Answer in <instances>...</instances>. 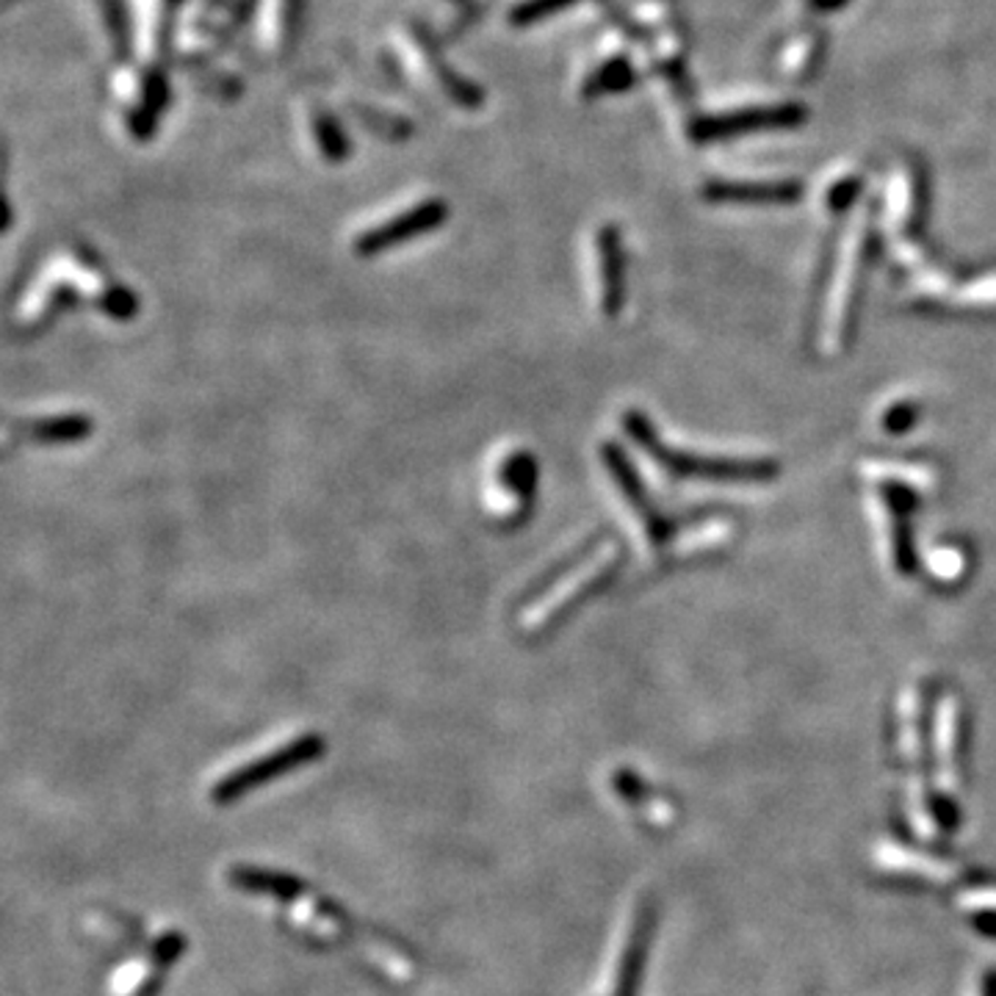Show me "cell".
<instances>
[{
  "instance_id": "1",
  "label": "cell",
  "mask_w": 996,
  "mask_h": 996,
  "mask_svg": "<svg viewBox=\"0 0 996 996\" xmlns=\"http://www.w3.org/2000/svg\"><path fill=\"white\" fill-rule=\"evenodd\" d=\"M230 886L245 897L266 903L275 919L313 949H347L352 964L382 986H405L412 980L416 960L399 938L360 925L336 899L319 888L297 880L293 875L263 867H236L228 875Z\"/></svg>"
},
{
  "instance_id": "2",
  "label": "cell",
  "mask_w": 996,
  "mask_h": 996,
  "mask_svg": "<svg viewBox=\"0 0 996 996\" xmlns=\"http://www.w3.org/2000/svg\"><path fill=\"white\" fill-rule=\"evenodd\" d=\"M100 938H109L111 949H124V958L103 983V996H156L169 972L186 953L180 930H161L156 936L124 914H106L92 927Z\"/></svg>"
},
{
  "instance_id": "3",
  "label": "cell",
  "mask_w": 996,
  "mask_h": 996,
  "mask_svg": "<svg viewBox=\"0 0 996 996\" xmlns=\"http://www.w3.org/2000/svg\"><path fill=\"white\" fill-rule=\"evenodd\" d=\"M390 53L407 83L429 103L455 111H474L485 103L482 87L446 59L438 39L421 22H399L390 31Z\"/></svg>"
},
{
  "instance_id": "4",
  "label": "cell",
  "mask_w": 996,
  "mask_h": 996,
  "mask_svg": "<svg viewBox=\"0 0 996 996\" xmlns=\"http://www.w3.org/2000/svg\"><path fill=\"white\" fill-rule=\"evenodd\" d=\"M111 111L117 114L122 133L133 145H147L158 133L169 100V83L163 67L147 64L141 59L120 61L109 78Z\"/></svg>"
},
{
  "instance_id": "5",
  "label": "cell",
  "mask_w": 996,
  "mask_h": 996,
  "mask_svg": "<svg viewBox=\"0 0 996 996\" xmlns=\"http://www.w3.org/2000/svg\"><path fill=\"white\" fill-rule=\"evenodd\" d=\"M327 753V743L321 734L308 731L299 734V737L288 739V743L271 747L269 753H260V756L249 758V761L239 764L230 773H225L222 778H217V784L211 786V803L213 806H233V803L245 800L252 791L271 786L275 780L286 778V775L297 773V769L310 767V764L321 761Z\"/></svg>"
},
{
  "instance_id": "6",
  "label": "cell",
  "mask_w": 996,
  "mask_h": 996,
  "mask_svg": "<svg viewBox=\"0 0 996 996\" xmlns=\"http://www.w3.org/2000/svg\"><path fill=\"white\" fill-rule=\"evenodd\" d=\"M622 427H626V432L631 435V440L639 449L648 451L650 460L659 462V468L676 474V477L720 479V482H756V479H769L778 474V468L767 460H711V457H693L670 449V446L661 444L648 418L637 410H628L622 416Z\"/></svg>"
},
{
  "instance_id": "7",
  "label": "cell",
  "mask_w": 996,
  "mask_h": 996,
  "mask_svg": "<svg viewBox=\"0 0 996 996\" xmlns=\"http://www.w3.org/2000/svg\"><path fill=\"white\" fill-rule=\"evenodd\" d=\"M449 213V202L444 197H421V200L410 202L401 211L385 217L382 222H374L366 230H360L352 239V252L363 260L379 258L390 249L405 247L407 241L424 239V236L440 230Z\"/></svg>"
},
{
  "instance_id": "8",
  "label": "cell",
  "mask_w": 996,
  "mask_h": 996,
  "mask_svg": "<svg viewBox=\"0 0 996 996\" xmlns=\"http://www.w3.org/2000/svg\"><path fill=\"white\" fill-rule=\"evenodd\" d=\"M183 0H128V28L136 59L163 67L175 48Z\"/></svg>"
},
{
  "instance_id": "9",
  "label": "cell",
  "mask_w": 996,
  "mask_h": 996,
  "mask_svg": "<svg viewBox=\"0 0 996 996\" xmlns=\"http://www.w3.org/2000/svg\"><path fill=\"white\" fill-rule=\"evenodd\" d=\"M808 111L800 103H780V106H756V109L734 111V114H715L698 117L689 124V133L698 141H720L731 136H745L753 130H773V128H797L806 122Z\"/></svg>"
},
{
  "instance_id": "10",
  "label": "cell",
  "mask_w": 996,
  "mask_h": 996,
  "mask_svg": "<svg viewBox=\"0 0 996 996\" xmlns=\"http://www.w3.org/2000/svg\"><path fill=\"white\" fill-rule=\"evenodd\" d=\"M305 0H255L252 33L255 44L269 61H282L291 56L302 28Z\"/></svg>"
},
{
  "instance_id": "11",
  "label": "cell",
  "mask_w": 996,
  "mask_h": 996,
  "mask_svg": "<svg viewBox=\"0 0 996 996\" xmlns=\"http://www.w3.org/2000/svg\"><path fill=\"white\" fill-rule=\"evenodd\" d=\"M601 460H604V466H607V471H609V477H612L618 494L626 498V504L631 507V512L637 515V520L643 524V531H645V537H648L650 546H661V542L667 540V520L656 512L654 501H650V496L645 494V488H643V482H639L637 471H634L631 460L622 455L620 446H615L612 440H607V444L601 446Z\"/></svg>"
},
{
  "instance_id": "12",
  "label": "cell",
  "mask_w": 996,
  "mask_h": 996,
  "mask_svg": "<svg viewBox=\"0 0 996 996\" xmlns=\"http://www.w3.org/2000/svg\"><path fill=\"white\" fill-rule=\"evenodd\" d=\"M299 111V124H302V133L308 136L310 147L319 156L321 163L327 167H341L349 158V139L343 133V124L338 120L336 106L330 100L319 98V94H305L297 103Z\"/></svg>"
},
{
  "instance_id": "13",
  "label": "cell",
  "mask_w": 996,
  "mask_h": 996,
  "mask_svg": "<svg viewBox=\"0 0 996 996\" xmlns=\"http://www.w3.org/2000/svg\"><path fill=\"white\" fill-rule=\"evenodd\" d=\"M618 565H620L618 548L615 546L601 548V551H598V557L592 559L590 568H587V574L579 576V581H576V585H570L568 592H565L562 598H557V604H554V607L542 615V620L531 628L529 631L531 637H546V634H551L554 628L562 626V622L574 615V609H579L581 604H585V598H590L592 592L601 590V587L607 585L609 576L618 570Z\"/></svg>"
},
{
  "instance_id": "14",
  "label": "cell",
  "mask_w": 996,
  "mask_h": 996,
  "mask_svg": "<svg viewBox=\"0 0 996 996\" xmlns=\"http://www.w3.org/2000/svg\"><path fill=\"white\" fill-rule=\"evenodd\" d=\"M598 277H601V310L607 319H618L626 305V249L615 225H604L596 233Z\"/></svg>"
},
{
  "instance_id": "15",
  "label": "cell",
  "mask_w": 996,
  "mask_h": 996,
  "mask_svg": "<svg viewBox=\"0 0 996 996\" xmlns=\"http://www.w3.org/2000/svg\"><path fill=\"white\" fill-rule=\"evenodd\" d=\"M14 438L28 446H76L94 435V418L87 412H56L11 424Z\"/></svg>"
},
{
  "instance_id": "16",
  "label": "cell",
  "mask_w": 996,
  "mask_h": 996,
  "mask_svg": "<svg viewBox=\"0 0 996 996\" xmlns=\"http://www.w3.org/2000/svg\"><path fill=\"white\" fill-rule=\"evenodd\" d=\"M803 186L797 180H761V183H728L711 180L704 186L709 202H737V206H791L800 200Z\"/></svg>"
},
{
  "instance_id": "17",
  "label": "cell",
  "mask_w": 996,
  "mask_h": 996,
  "mask_svg": "<svg viewBox=\"0 0 996 996\" xmlns=\"http://www.w3.org/2000/svg\"><path fill=\"white\" fill-rule=\"evenodd\" d=\"M498 485L504 490H509L512 496H518V518L515 526L524 524L529 518L531 507H535V494H537V460L529 451H512L501 460L498 466Z\"/></svg>"
},
{
  "instance_id": "18",
  "label": "cell",
  "mask_w": 996,
  "mask_h": 996,
  "mask_svg": "<svg viewBox=\"0 0 996 996\" xmlns=\"http://www.w3.org/2000/svg\"><path fill=\"white\" fill-rule=\"evenodd\" d=\"M637 83V70H634V61L626 53L609 56L601 64L592 67L579 83V92L585 100H598L607 98V94L626 92Z\"/></svg>"
},
{
  "instance_id": "19",
  "label": "cell",
  "mask_w": 996,
  "mask_h": 996,
  "mask_svg": "<svg viewBox=\"0 0 996 996\" xmlns=\"http://www.w3.org/2000/svg\"><path fill=\"white\" fill-rule=\"evenodd\" d=\"M880 490L883 501L888 504V515H892L894 568H897L899 574H910V570H914V551H910V526L905 504H914V496L908 494V488H897V485H883Z\"/></svg>"
},
{
  "instance_id": "20",
  "label": "cell",
  "mask_w": 996,
  "mask_h": 996,
  "mask_svg": "<svg viewBox=\"0 0 996 996\" xmlns=\"http://www.w3.org/2000/svg\"><path fill=\"white\" fill-rule=\"evenodd\" d=\"M581 3V0H507L504 6V20L512 28H529L537 22L548 20V17L559 14V11L570 9V6Z\"/></svg>"
},
{
  "instance_id": "21",
  "label": "cell",
  "mask_w": 996,
  "mask_h": 996,
  "mask_svg": "<svg viewBox=\"0 0 996 996\" xmlns=\"http://www.w3.org/2000/svg\"><path fill=\"white\" fill-rule=\"evenodd\" d=\"M858 191H861V180H858V178L839 180V183H836L834 189H830L828 206L834 208V211H845V208L853 206V200H856V197H858Z\"/></svg>"
},
{
  "instance_id": "22",
  "label": "cell",
  "mask_w": 996,
  "mask_h": 996,
  "mask_svg": "<svg viewBox=\"0 0 996 996\" xmlns=\"http://www.w3.org/2000/svg\"><path fill=\"white\" fill-rule=\"evenodd\" d=\"M914 418H916V407L903 401V405L892 407V410L883 416V429L886 432H905L908 427H914Z\"/></svg>"
},
{
  "instance_id": "23",
  "label": "cell",
  "mask_w": 996,
  "mask_h": 996,
  "mask_svg": "<svg viewBox=\"0 0 996 996\" xmlns=\"http://www.w3.org/2000/svg\"><path fill=\"white\" fill-rule=\"evenodd\" d=\"M435 3H438L440 17H444V26L457 28L462 17H468V6L477 3V0H435Z\"/></svg>"
},
{
  "instance_id": "24",
  "label": "cell",
  "mask_w": 996,
  "mask_h": 996,
  "mask_svg": "<svg viewBox=\"0 0 996 996\" xmlns=\"http://www.w3.org/2000/svg\"><path fill=\"white\" fill-rule=\"evenodd\" d=\"M847 3H850V0H806L808 9L819 11V14H830V11H839V9H845Z\"/></svg>"
},
{
  "instance_id": "25",
  "label": "cell",
  "mask_w": 996,
  "mask_h": 996,
  "mask_svg": "<svg viewBox=\"0 0 996 996\" xmlns=\"http://www.w3.org/2000/svg\"><path fill=\"white\" fill-rule=\"evenodd\" d=\"M479 3H482V0H479Z\"/></svg>"
}]
</instances>
